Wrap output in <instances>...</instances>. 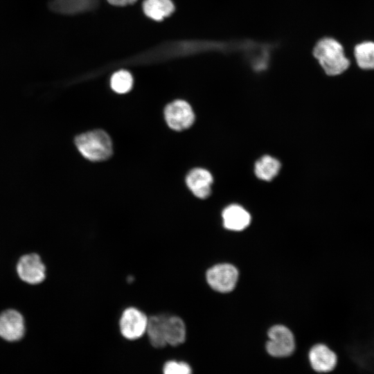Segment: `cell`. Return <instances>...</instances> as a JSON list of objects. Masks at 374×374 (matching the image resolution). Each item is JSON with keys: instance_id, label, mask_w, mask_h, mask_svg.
<instances>
[{"instance_id": "15", "label": "cell", "mask_w": 374, "mask_h": 374, "mask_svg": "<svg viewBox=\"0 0 374 374\" xmlns=\"http://www.w3.org/2000/svg\"><path fill=\"white\" fill-rule=\"evenodd\" d=\"M353 53L360 69H374V41L364 40L357 43L354 47Z\"/></svg>"}, {"instance_id": "6", "label": "cell", "mask_w": 374, "mask_h": 374, "mask_svg": "<svg viewBox=\"0 0 374 374\" xmlns=\"http://www.w3.org/2000/svg\"><path fill=\"white\" fill-rule=\"evenodd\" d=\"M206 278L212 289L226 293L234 289L238 279V271L231 264H218L207 270Z\"/></svg>"}, {"instance_id": "17", "label": "cell", "mask_w": 374, "mask_h": 374, "mask_svg": "<svg viewBox=\"0 0 374 374\" xmlns=\"http://www.w3.org/2000/svg\"><path fill=\"white\" fill-rule=\"evenodd\" d=\"M143 8L145 14L154 20H161L174 11L170 0H145Z\"/></svg>"}, {"instance_id": "4", "label": "cell", "mask_w": 374, "mask_h": 374, "mask_svg": "<svg viewBox=\"0 0 374 374\" xmlns=\"http://www.w3.org/2000/svg\"><path fill=\"white\" fill-rule=\"evenodd\" d=\"M148 318L137 308H125L119 319V329L122 336L128 340L141 338L146 332Z\"/></svg>"}, {"instance_id": "14", "label": "cell", "mask_w": 374, "mask_h": 374, "mask_svg": "<svg viewBox=\"0 0 374 374\" xmlns=\"http://www.w3.org/2000/svg\"><path fill=\"white\" fill-rule=\"evenodd\" d=\"M167 314H160L148 318L146 332L149 341L154 348H163L167 345L165 335V323Z\"/></svg>"}, {"instance_id": "10", "label": "cell", "mask_w": 374, "mask_h": 374, "mask_svg": "<svg viewBox=\"0 0 374 374\" xmlns=\"http://www.w3.org/2000/svg\"><path fill=\"white\" fill-rule=\"evenodd\" d=\"M25 332L24 321L16 310H8L0 314V337L9 341L20 339Z\"/></svg>"}, {"instance_id": "3", "label": "cell", "mask_w": 374, "mask_h": 374, "mask_svg": "<svg viewBox=\"0 0 374 374\" xmlns=\"http://www.w3.org/2000/svg\"><path fill=\"white\" fill-rule=\"evenodd\" d=\"M267 353L276 358L287 357L293 354L296 347L292 332L283 325H275L267 332Z\"/></svg>"}, {"instance_id": "11", "label": "cell", "mask_w": 374, "mask_h": 374, "mask_svg": "<svg viewBox=\"0 0 374 374\" xmlns=\"http://www.w3.org/2000/svg\"><path fill=\"white\" fill-rule=\"evenodd\" d=\"M224 226L231 231H242L251 222L249 213L241 205L231 204L226 206L222 213Z\"/></svg>"}, {"instance_id": "13", "label": "cell", "mask_w": 374, "mask_h": 374, "mask_svg": "<svg viewBox=\"0 0 374 374\" xmlns=\"http://www.w3.org/2000/svg\"><path fill=\"white\" fill-rule=\"evenodd\" d=\"M165 335L167 345L177 346L183 344L186 337V328L184 321L177 316L167 314Z\"/></svg>"}, {"instance_id": "2", "label": "cell", "mask_w": 374, "mask_h": 374, "mask_svg": "<svg viewBox=\"0 0 374 374\" xmlns=\"http://www.w3.org/2000/svg\"><path fill=\"white\" fill-rule=\"evenodd\" d=\"M75 145L86 159L100 161L108 159L112 153V143L108 134L100 130L80 134L75 138Z\"/></svg>"}, {"instance_id": "1", "label": "cell", "mask_w": 374, "mask_h": 374, "mask_svg": "<svg viewBox=\"0 0 374 374\" xmlns=\"http://www.w3.org/2000/svg\"><path fill=\"white\" fill-rule=\"evenodd\" d=\"M312 55L328 76L341 75L350 66L343 45L332 37L319 39L312 48Z\"/></svg>"}, {"instance_id": "20", "label": "cell", "mask_w": 374, "mask_h": 374, "mask_svg": "<svg viewBox=\"0 0 374 374\" xmlns=\"http://www.w3.org/2000/svg\"><path fill=\"white\" fill-rule=\"evenodd\" d=\"M109 3L115 6H126L135 2L136 0H107Z\"/></svg>"}, {"instance_id": "18", "label": "cell", "mask_w": 374, "mask_h": 374, "mask_svg": "<svg viewBox=\"0 0 374 374\" xmlns=\"http://www.w3.org/2000/svg\"><path fill=\"white\" fill-rule=\"evenodd\" d=\"M110 85L112 90L116 93L121 94L126 93L132 88V75L125 70L116 71L112 75Z\"/></svg>"}, {"instance_id": "7", "label": "cell", "mask_w": 374, "mask_h": 374, "mask_svg": "<svg viewBox=\"0 0 374 374\" xmlns=\"http://www.w3.org/2000/svg\"><path fill=\"white\" fill-rule=\"evenodd\" d=\"M308 360L311 368L319 373H330L338 364L336 352L323 343H318L311 347L308 353Z\"/></svg>"}, {"instance_id": "5", "label": "cell", "mask_w": 374, "mask_h": 374, "mask_svg": "<svg viewBox=\"0 0 374 374\" xmlns=\"http://www.w3.org/2000/svg\"><path fill=\"white\" fill-rule=\"evenodd\" d=\"M164 116L168 125L176 131L188 129L195 120L192 107L184 100H176L169 103L164 110Z\"/></svg>"}, {"instance_id": "19", "label": "cell", "mask_w": 374, "mask_h": 374, "mask_svg": "<svg viewBox=\"0 0 374 374\" xmlns=\"http://www.w3.org/2000/svg\"><path fill=\"white\" fill-rule=\"evenodd\" d=\"M163 374H193L190 366L185 362L168 361L163 367Z\"/></svg>"}, {"instance_id": "12", "label": "cell", "mask_w": 374, "mask_h": 374, "mask_svg": "<svg viewBox=\"0 0 374 374\" xmlns=\"http://www.w3.org/2000/svg\"><path fill=\"white\" fill-rule=\"evenodd\" d=\"M280 168L281 163L278 159L269 154H264L255 161L253 172L258 179L271 181L278 175Z\"/></svg>"}, {"instance_id": "9", "label": "cell", "mask_w": 374, "mask_h": 374, "mask_svg": "<svg viewBox=\"0 0 374 374\" xmlns=\"http://www.w3.org/2000/svg\"><path fill=\"white\" fill-rule=\"evenodd\" d=\"M17 269L20 278L30 284L39 283L45 278V266L40 257L35 253L22 256Z\"/></svg>"}, {"instance_id": "16", "label": "cell", "mask_w": 374, "mask_h": 374, "mask_svg": "<svg viewBox=\"0 0 374 374\" xmlns=\"http://www.w3.org/2000/svg\"><path fill=\"white\" fill-rule=\"evenodd\" d=\"M94 4V0H52L50 8L56 12L74 14L88 10Z\"/></svg>"}, {"instance_id": "8", "label": "cell", "mask_w": 374, "mask_h": 374, "mask_svg": "<svg viewBox=\"0 0 374 374\" xmlns=\"http://www.w3.org/2000/svg\"><path fill=\"white\" fill-rule=\"evenodd\" d=\"M213 177L205 168L197 167L190 170L186 177V184L198 199H205L212 193Z\"/></svg>"}]
</instances>
